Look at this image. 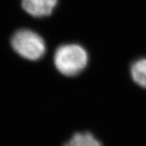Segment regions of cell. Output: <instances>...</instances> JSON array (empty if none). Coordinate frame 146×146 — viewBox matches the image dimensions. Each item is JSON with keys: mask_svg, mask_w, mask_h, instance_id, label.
<instances>
[{"mask_svg": "<svg viewBox=\"0 0 146 146\" xmlns=\"http://www.w3.org/2000/svg\"><path fill=\"white\" fill-rule=\"evenodd\" d=\"M58 0H22L24 10L34 17L51 15L57 5Z\"/></svg>", "mask_w": 146, "mask_h": 146, "instance_id": "cell-3", "label": "cell"}, {"mask_svg": "<svg viewBox=\"0 0 146 146\" xmlns=\"http://www.w3.org/2000/svg\"><path fill=\"white\" fill-rule=\"evenodd\" d=\"M63 146H103L102 142L91 132H77Z\"/></svg>", "mask_w": 146, "mask_h": 146, "instance_id": "cell-4", "label": "cell"}, {"mask_svg": "<svg viewBox=\"0 0 146 146\" xmlns=\"http://www.w3.org/2000/svg\"><path fill=\"white\" fill-rule=\"evenodd\" d=\"M11 46L21 57L33 61L41 58L46 52V45L42 36L29 29L16 32L11 38Z\"/></svg>", "mask_w": 146, "mask_h": 146, "instance_id": "cell-2", "label": "cell"}, {"mask_svg": "<svg viewBox=\"0 0 146 146\" xmlns=\"http://www.w3.org/2000/svg\"><path fill=\"white\" fill-rule=\"evenodd\" d=\"M89 61L88 53L77 44H67L58 47L54 54V65L66 76H75L81 73Z\"/></svg>", "mask_w": 146, "mask_h": 146, "instance_id": "cell-1", "label": "cell"}, {"mask_svg": "<svg viewBox=\"0 0 146 146\" xmlns=\"http://www.w3.org/2000/svg\"><path fill=\"white\" fill-rule=\"evenodd\" d=\"M131 76L141 88L146 89V58L136 60L131 67Z\"/></svg>", "mask_w": 146, "mask_h": 146, "instance_id": "cell-5", "label": "cell"}]
</instances>
